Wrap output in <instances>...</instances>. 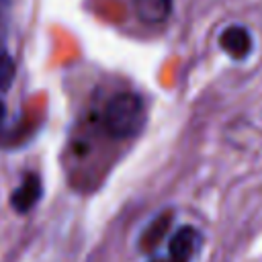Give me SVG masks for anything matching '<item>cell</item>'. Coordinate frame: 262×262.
Here are the masks:
<instances>
[{
    "instance_id": "obj_1",
    "label": "cell",
    "mask_w": 262,
    "mask_h": 262,
    "mask_svg": "<svg viewBox=\"0 0 262 262\" xmlns=\"http://www.w3.org/2000/svg\"><path fill=\"white\" fill-rule=\"evenodd\" d=\"M145 123V106L137 92H117L104 106V127L115 139L135 137Z\"/></svg>"
},
{
    "instance_id": "obj_2",
    "label": "cell",
    "mask_w": 262,
    "mask_h": 262,
    "mask_svg": "<svg viewBox=\"0 0 262 262\" xmlns=\"http://www.w3.org/2000/svg\"><path fill=\"white\" fill-rule=\"evenodd\" d=\"M219 45L221 49L231 57V59H246L252 53V35L246 27L242 25H229L221 31L219 35Z\"/></svg>"
},
{
    "instance_id": "obj_3",
    "label": "cell",
    "mask_w": 262,
    "mask_h": 262,
    "mask_svg": "<svg viewBox=\"0 0 262 262\" xmlns=\"http://www.w3.org/2000/svg\"><path fill=\"white\" fill-rule=\"evenodd\" d=\"M41 180H39V176L37 174H27L25 178H23V182L14 188V192L10 194V205H12V209L16 211V213H27V211H31L35 205H37V201L41 199Z\"/></svg>"
},
{
    "instance_id": "obj_4",
    "label": "cell",
    "mask_w": 262,
    "mask_h": 262,
    "mask_svg": "<svg viewBox=\"0 0 262 262\" xmlns=\"http://www.w3.org/2000/svg\"><path fill=\"white\" fill-rule=\"evenodd\" d=\"M196 244H199V231L194 227H180L172 239H170V246H168V252H170V262H188L196 250Z\"/></svg>"
},
{
    "instance_id": "obj_5",
    "label": "cell",
    "mask_w": 262,
    "mask_h": 262,
    "mask_svg": "<svg viewBox=\"0 0 262 262\" xmlns=\"http://www.w3.org/2000/svg\"><path fill=\"white\" fill-rule=\"evenodd\" d=\"M137 18L143 25H162L174 8V0H133Z\"/></svg>"
},
{
    "instance_id": "obj_6",
    "label": "cell",
    "mask_w": 262,
    "mask_h": 262,
    "mask_svg": "<svg viewBox=\"0 0 262 262\" xmlns=\"http://www.w3.org/2000/svg\"><path fill=\"white\" fill-rule=\"evenodd\" d=\"M170 221H172V213L166 211V213H162L160 217H156V219L149 223V227H147V229L143 231V235H141V250H143V252H151V250H156V248L160 246L162 237L166 235V231H168V227H170Z\"/></svg>"
},
{
    "instance_id": "obj_7",
    "label": "cell",
    "mask_w": 262,
    "mask_h": 262,
    "mask_svg": "<svg viewBox=\"0 0 262 262\" xmlns=\"http://www.w3.org/2000/svg\"><path fill=\"white\" fill-rule=\"evenodd\" d=\"M14 76H16V63H14V59L6 51H0V90L10 88Z\"/></svg>"
},
{
    "instance_id": "obj_8",
    "label": "cell",
    "mask_w": 262,
    "mask_h": 262,
    "mask_svg": "<svg viewBox=\"0 0 262 262\" xmlns=\"http://www.w3.org/2000/svg\"><path fill=\"white\" fill-rule=\"evenodd\" d=\"M4 117H6V106L0 100V135H2V127H4Z\"/></svg>"
},
{
    "instance_id": "obj_9",
    "label": "cell",
    "mask_w": 262,
    "mask_h": 262,
    "mask_svg": "<svg viewBox=\"0 0 262 262\" xmlns=\"http://www.w3.org/2000/svg\"><path fill=\"white\" fill-rule=\"evenodd\" d=\"M2 10H4V0H0V18H2Z\"/></svg>"
},
{
    "instance_id": "obj_10",
    "label": "cell",
    "mask_w": 262,
    "mask_h": 262,
    "mask_svg": "<svg viewBox=\"0 0 262 262\" xmlns=\"http://www.w3.org/2000/svg\"><path fill=\"white\" fill-rule=\"evenodd\" d=\"M156 262H170V260H156Z\"/></svg>"
}]
</instances>
